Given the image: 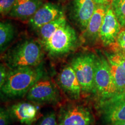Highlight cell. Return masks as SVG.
I'll return each mask as SVG.
<instances>
[{
	"instance_id": "1",
	"label": "cell",
	"mask_w": 125,
	"mask_h": 125,
	"mask_svg": "<svg viewBox=\"0 0 125 125\" xmlns=\"http://www.w3.org/2000/svg\"><path fill=\"white\" fill-rule=\"evenodd\" d=\"M41 68L22 67L8 71L7 80L1 88V93L8 97H15L27 94L37 81L43 78Z\"/></svg>"
},
{
	"instance_id": "2",
	"label": "cell",
	"mask_w": 125,
	"mask_h": 125,
	"mask_svg": "<svg viewBox=\"0 0 125 125\" xmlns=\"http://www.w3.org/2000/svg\"><path fill=\"white\" fill-rule=\"evenodd\" d=\"M43 57L42 47L32 40L20 42L9 50L4 57L6 65L11 69L38 67Z\"/></svg>"
},
{
	"instance_id": "3",
	"label": "cell",
	"mask_w": 125,
	"mask_h": 125,
	"mask_svg": "<svg viewBox=\"0 0 125 125\" xmlns=\"http://www.w3.org/2000/svg\"><path fill=\"white\" fill-rule=\"evenodd\" d=\"M77 43V34L67 22L61 26L51 38L41 42L45 51L52 57L69 53L75 49Z\"/></svg>"
},
{
	"instance_id": "4",
	"label": "cell",
	"mask_w": 125,
	"mask_h": 125,
	"mask_svg": "<svg viewBox=\"0 0 125 125\" xmlns=\"http://www.w3.org/2000/svg\"><path fill=\"white\" fill-rule=\"evenodd\" d=\"M94 89V93L102 101L121 94L115 85L108 60L102 55H96Z\"/></svg>"
},
{
	"instance_id": "5",
	"label": "cell",
	"mask_w": 125,
	"mask_h": 125,
	"mask_svg": "<svg viewBox=\"0 0 125 125\" xmlns=\"http://www.w3.org/2000/svg\"><path fill=\"white\" fill-rule=\"evenodd\" d=\"M96 55L92 53L81 54L73 59L71 67L75 73L82 90L85 93H94Z\"/></svg>"
},
{
	"instance_id": "6",
	"label": "cell",
	"mask_w": 125,
	"mask_h": 125,
	"mask_svg": "<svg viewBox=\"0 0 125 125\" xmlns=\"http://www.w3.org/2000/svg\"><path fill=\"white\" fill-rule=\"evenodd\" d=\"M94 118L88 108L81 105H70L61 109L58 125H93Z\"/></svg>"
},
{
	"instance_id": "7",
	"label": "cell",
	"mask_w": 125,
	"mask_h": 125,
	"mask_svg": "<svg viewBox=\"0 0 125 125\" xmlns=\"http://www.w3.org/2000/svg\"><path fill=\"white\" fill-rule=\"evenodd\" d=\"M59 92L54 83L49 79L41 78L27 93L29 100L38 103H53L59 99Z\"/></svg>"
},
{
	"instance_id": "8",
	"label": "cell",
	"mask_w": 125,
	"mask_h": 125,
	"mask_svg": "<svg viewBox=\"0 0 125 125\" xmlns=\"http://www.w3.org/2000/svg\"><path fill=\"white\" fill-rule=\"evenodd\" d=\"M121 30V24L109 4L100 30L99 38L103 45L104 46H109L113 44Z\"/></svg>"
},
{
	"instance_id": "9",
	"label": "cell",
	"mask_w": 125,
	"mask_h": 125,
	"mask_svg": "<svg viewBox=\"0 0 125 125\" xmlns=\"http://www.w3.org/2000/svg\"><path fill=\"white\" fill-rule=\"evenodd\" d=\"M101 105L103 118L107 123L125 121V93L102 101Z\"/></svg>"
},
{
	"instance_id": "10",
	"label": "cell",
	"mask_w": 125,
	"mask_h": 125,
	"mask_svg": "<svg viewBox=\"0 0 125 125\" xmlns=\"http://www.w3.org/2000/svg\"><path fill=\"white\" fill-rule=\"evenodd\" d=\"M59 6L52 3H46L39 8L29 19V24L32 29L38 30L47 23L56 19L63 14Z\"/></svg>"
},
{
	"instance_id": "11",
	"label": "cell",
	"mask_w": 125,
	"mask_h": 125,
	"mask_svg": "<svg viewBox=\"0 0 125 125\" xmlns=\"http://www.w3.org/2000/svg\"><path fill=\"white\" fill-rule=\"evenodd\" d=\"M73 18L84 32L96 10L97 4L93 0H73Z\"/></svg>"
},
{
	"instance_id": "12",
	"label": "cell",
	"mask_w": 125,
	"mask_h": 125,
	"mask_svg": "<svg viewBox=\"0 0 125 125\" xmlns=\"http://www.w3.org/2000/svg\"><path fill=\"white\" fill-rule=\"evenodd\" d=\"M59 82L65 93L74 99H78L82 91L80 83L74 69L71 65H67L59 74Z\"/></svg>"
},
{
	"instance_id": "13",
	"label": "cell",
	"mask_w": 125,
	"mask_h": 125,
	"mask_svg": "<svg viewBox=\"0 0 125 125\" xmlns=\"http://www.w3.org/2000/svg\"><path fill=\"white\" fill-rule=\"evenodd\" d=\"M10 115L23 124L31 125L38 115V108L33 104L28 103H19L11 106L9 109Z\"/></svg>"
},
{
	"instance_id": "14",
	"label": "cell",
	"mask_w": 125,
	"mask_h": 125,
	"mask_svg": "<svg viewBox=\"0 0 125 125\" xmlns=\"http://www.w3.org/2000/svg\"><path fill=\"white\" fill-rule=\"evenodd\" d=\"M42 5L41 0H16L8 15L20 20L30 19Z\"/></svg>"
},
{
	"instance_id": "15",
	"label": "cell",
	"mask_w": 125,
	"mask_h": 125,
	"mask_svg": "<svg viewBox=\"0 0 125 125\" xmlns=\"http://www.w3.org/2000/svg\"><path fill=\"white\" fill-rule=\"evenodd\" d=\"M107 5H97L86 29L84 31L85 38L89 42H94L99 38L100 30L105 16Z\"/></svg>"
},
{
	"instance_id": "16",
	"label": "cell",
	"mask_w": 125,
	"mask_h": 125,
	"mask_svg": "<svg viewBox=\"0 0 125 125\" xmlns=\"http://www.w3.org/2000/svg\"><path fill=\"white\" fill-rule=\"evenodd\" d=\"M67 22L64 14H62L56 19L43 25L38 30L41 42H42L51 38L61 26Z\"/></svg>"
},
{
	"instance_id": "17",
	"label": "cell",
	"mask_w": 125,
	"mask_h": 125,
	"mask_svg": "<svg viewBox=\"0 0 125 125\" xmlns=\"http://www.w3.org/2000/svg\"><path fill=\"white\" fill-rule=\"evenodd\" d=\"M15 29L13 24L8 21L0 23V49L2 52L13 40Z\"/></svg>"
},
{
	"instance_id": "18",
	"label": "cell",
	"mask_w": 125,
	"mask_h": 125,
	"mask_svg": "<svg viewBox=\"0 0 125 125\" xmlns=\"http://www.w3.org/2000/svg\"><path fill=\"white\" fill-rule=\"evenodd\" d=\"M108 60L114 82L119 94L125 93V70L119 64Z\"/></svg>"
},
{
	"instance_id": "19",
	"label": "cell",
	"mask_w": 125,
	"mask_h": 125,
	"mask_svg": "<svg viewBox=\"0 0 125 125\" xmlns=\"http://www.w3.org/2000/svg\"><path fill=\"white\" fill-rule=\"evenodd\" d=\"M110 5L122 29H125V0H111Z\"/></svg>"
},
{
	"instance_id": "20",
	"label": "cell",
	"mask_w": 125,
	"mask_h": 125,
	"mask_svg": "<svg viewBox=\"0 0 125 125\" xmlns=\"http://www.w3.org/2000/svg\"><path fill=\"white\" fill-rule=\"evenodd\" d=\"M113 53L125 57V29H122L113 44L109 46Z\"/></svg>"
},
{
	"instance_id": "21",
	"label": "cell",
	"mask_w": 125,
	"mask_h": 125,
	"mask_svg": "<svg viewBox=\"0 0 125 125\" xmlns=\"http://www.w3.org/2000/svg\"><path fill=\"white\" fill-rule=\"evenodd\" d=\"M16 0H0V13L4 16L8 15L15 4Z\"/></svg>"
},
{
	"instance_id": "22",
	"label": "cell",
	"mask_w": 125,
	"mask_h": 125,
	"mask_svg": "<svg viewBox=\"0 0 125 125\" xmlns=\"http://www.w3.org/2000/svg\"><path fill=\"white\" fill-rule=\"evenodd\" d=\"M37 125H58L55 113L54 112L48 113L40 120Z\"/></svg>"
},
{
	"instance_id": "23",
	"label": "cell",
	"mask_w": 125,
	"mask_h": 125,
	"mask_svg": "<svg viewBox=\"0 0 125 125\" xmlns=\"http://www.w3.org/2000/svg\"><path fill=\"white\" fill-rule=\"evenodd\" d=\"M10 117L12 116L9 110L1 107L0 109V125H9Z\"/></svg>"
},
{
	"instance_id": "24",
	"label": "cell",
	"mask_w": 125,
	"mask_h": 125,
	"mask_svg": "<svg viewBox=\"0 0 125 125\" xmlns=\"http://www.w3.org/2000/svg\"><path fill=\"white\" fill-rule=\"evenodd\" d=\"M107 58L108 60L112 61L117 63L119 64L125 70V57L122 56L116 53H112L107 54Z\"/></svg>"
},
{
	"instance_id": "25",
	"label": "cell",
	"mask_w": 125,
	"mask_h": 125,
	"mask_svg": "<svg viewBox=\"0 0 125 125\" xmlns=\"http://www.w3.org/2000/svg\"><path fill=\"white\" fill-rule=\"evenodd\" d=\"M8 73V71H7V68L4 64H1V67H0V87L1 88L3 86L7 80Z\"/></svg>"
},
{
	"instance_id": "26",
	"label": "cell",
	"mask_w": 125,
	"mask_h": 125,
	"mask_svg": "<svg viewBox=\"0 0 125 125\" xmlns=\"http://www.w3.org/2000/svg\"><path fill=\"white\" fill-rule=\"evenodd\" d=\"M97 5H107L110 4L111 0H93Z\"/></svg>"
},
{
	"instance_id": "27",
	"label": "cell",
	"mask_w": 125,
	"mask_h": 125,
	"mask_svg": "<svg viewBox=\"0 0 125 125\" xmlns=\"http://www.w3.org/2000/svg\"><path fill=\"white\" fill-rule=\"evenodd\" d=\"M110 125H125V121L117 122L111 123Z\"/></svg>"
}]
</instances>
